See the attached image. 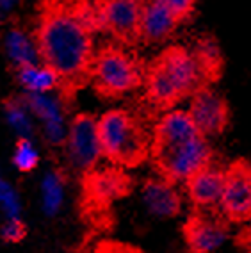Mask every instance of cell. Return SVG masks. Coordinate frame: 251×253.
Returning <instances> with one entry per match:
<instances>
[{"mask_svg":"<svg viewBox=\"0 0 251 253\" xmlns=\"http://www.w3.org/2000/svg\"><path fill=\"white\" fill-rule=\"evenodd\" d=\"M98 32L94 0H43L38 13L34 41L41 64L59 77L64 104L91 84L94 34Z\"/></svg>","mask_w":251,"mask_h":253,"instance_id":"obj_1","label":"cell"},{"mask_svg":"<svg viewBox=\"0 0 251 253\" xmlns=\"http://www.w3.org/2000/svg\"><path fill=\"white\" fill-rule=\"evenodd\" d=\"M212 159L209 141L194 126L187 111L173 109L159 118L152 132L150 161L161 178L171 184L187 182Z\"/></svg>","mask_w":251,"mask_h":253,"instance_id":"obj_2","label":"cell"},{"mask_svg":"<svg viewBox=\"0 0 251 253\" xmlns=\"http://www.w3.org/2000/svg\"><path fill=\"white\" fill-rule=\"evenodd\" d=\"M144 102L155 111H173L182 100L191 98L205 86L191 50L169 45L144 68Z\"/></svg>","mask_w":251,"mask_h":253,"instance_id":"obj_3","label":"cell"},{"mask_svg":"<svg viewBox=\"0 0 251 253\" xmlns=\"http://www.w3.org/2000/svg\"><path fill=\"white\" fill-rule=\"evenodd\" d=\"M102 155L120 168H139L150 159L152 134L137 114L111 109L96 123Z\"/></svg>","mask_w":251,"mask_h":253,"instance_id":"obj_4","label":"cell"},{"mask_svg":"<svg viewBox=\"0 0 251 253\" xmlns=\"http://www.w3.org/2000/svg\"><path fill=\"white\" fill-rule=\"evenodd\" d=\"M134 189V178L121 168H103L82 175L81 207L82 219L93 228H111L112 204L128 196Z\"/></svg>","mask_w":251,"mask_h":253,"instance_id":"obj_5","label":"cell"},{"mask_svg":"<svg viewBox=\"0 0 251 253\" xmlns=\"http://www.w3.org/2000/svg\"><path fill=\"white\" fill-rule=\"evenodd\" d=\"M144 81V66L137 55L118 43L96 50L91 68V84L96 95L114 100L139 89Z\"/></svg>","mask_w":251,"mask_h":253,"instance_id":"obj_6","label":"cell"},{"mask_svg":"<svg viewBox=\"0 0 251 253\" xmlns=\"http://www.w3.org/2000/svg\"><path fill=\"white\" fill-rule=\"evenodd\" d=\"M146 0H94L98 32H105L121 46L141 43V18Z\"/></svg>","mask_w":251,"mask_h":253,"instance_id":"obj_7","label":"cell"},{"mask_svg":"<svg viewBox=\"0 0 251 253\" xmlns=\"http://www.w3.org/2000/svg\"><path fill=\"white\" fill-rule=\"evenodd\" d=\"M96 123L98 120L93 114L81 113L72 118L68 126L66 139L63 143L64 152L70 168L81 175L96 169V164L102 157Z\"/></svg>","mask_w":251,"mask_h":253,"instance_id":"obj_8","label":"cell"},{"mask_svg":"<svg viewBox=\"0 0 251 253\" xmlns=\"http://www.w3.org/2000/svg\"><path fill=\"white\" fill-rule=\"evenodd\" d=\"M219 211L230 223L251 219V164L246 159H237L226 166Z\"/></svg>","mask_w":251,"mask_h":253,"instance_id":"obj_9","label":"cell"},{"mask_svg":"<svg viewBox=\"0 0 251 253\" xmlns=\"http://www.w3.org/2000/svg\"><path fill=\"white\" fill-rule=\"evenodd\" d=\"M191 253H212L228 235V221L219 209H196L182 228Z\"/></svg>","mask_w":251,"mask_h":253,"instance_id":"obj_10","label":"cell"},{"mask_svg":"<svg viewBox=\"0 0 251 253\" xmlns=\"http://www.w3.org/2000/svg\"><path fill=\"white\" fill-rule=\"evenodd\" d=\"M187 114L205 137L221 136L230 125L228 102L212 87H203L191 96Z\"/></svg>","mask_w":251,"mask_h":253,"instance_id":"obj_11","label":"cell"},{"mask_svg":"<svg viewBox=\"0 0 251 253\" xmlns=\"http://www.w3.org/2000/svg\"><path fill=\"white\" fill-rule=\"evenodd\" d=\"M224 171L226 168L215 163H210L198 169L191 178H187V195L196 209H219L221 193L224 185Z\"/></svg>","mask_w":251,"mask_h":253,"instance_id":"obj_12","label":"cell"},{"mask_svg":"<svg viewBox=\"0 0 251 253\" xmlns=\"http://www.w3.org/2000/svg\"><path fill=\"white\" fill-rule=\"evenodd\" d=\"M23 102L36 118L43 122V134L50 145H63L66 139V128H64V102L61 96L54 98L46 95L27 93L23 96Z\"/></svg>","mask_w":251,"mask_h":253,"instance_id":"obj_13","label":"cell"},{"mask_svg":"<svg viewBox=\"0 0 251 253\" xmlns=\"http://www.w3.org/2000/svg\"><path fill=\"white\" fill-rule=\"evenodd\" d=\"M143 200L150 212L157 217H176L182 211V196L175 184L161 176L146 178L143 184Z\"/></svg>","mask_w":251,"mask_h":253,"instance_id":"obj_14","label":"cell"},{"mask_svg":"<svg viewBox=\"0 0 251 253\" xmlns=\"http://www.w3.org/2000/svg\"><path fill=\"white\" fill-rule=\"evenodd\" d=\"M178 20L157 0H146L141 18V41L144 45H159L173 36Z\"/></svg>","mask_w":251,"mask_h":253,"instance_id":"obj_15","label":"cell"},{"mask_svg":"<svg viewBox=\"0 0 251 253\" xmlns=\"http://www.w3.org/2000/svg\"><path fill=\"white\" fill-rule=\"evenodd\" d=\"M4 48L9 61L16 66V70L23 68V66H31V64H40V54H38L34 36L27 34L23 29L14 27L7 31L4 38Z\"/></svg>","mask_w":251,"mask_h":253,"instance_id":"obj_16","label":"cell"},{"mask_svg":"<svg viewBox=\"0 0 251 253\" xmlns=\"http://www.w3.org/2000/svg\"><path fill=\"white\" fill-rule=\"evenodd\" d=\"M191 54H193L194 63L200 70L205 86H210L212 82L219 81V77L223 75V55H221L217 43L212 38L198 40Z\"/></svg>","mask_w":251,"mask_h":253,"instance_id":"obj_17","label":"cell"},{"mask_svg":"<svg viewBox=\"0 0 251 253\" xmlns=\"http://www.w3.org/2000/svg\"><path fill=\"white\" fill-rule=\"evenodd\" d=\"M18 82L25 87L27 93L46 95L50 91L59 89V77L45 64H31L16 70Z\"/></svg>","mask_w":251,"mask_h":253,"instance_id":"obj_18","label":"cell"},{"mask_svg":"<svg viewBox=\"0 0 251 253\" xmlns=\"http://www.w3.org/2000/svg\"><path fill=\"white\" fill-rule=\"evenodd\" d=\"M64 184H66V176L61 169H54L43 180V209L50 216H54L63 204Z\"/></svg>","mask_w":251,"mask_h":253,"instance_id":"obj_19","label":"cell"},{"mask_svg":"<svg viewBox=\"0 0 251 253\" xmlns=\"http://www.w3.org/2000/svg\"><path fill=\"white\" fill-rule=\"evenodd\" d=\"M5 116H7V122L13 126L14 130L18 132L22 137H31L32 136V122L29 118V111L23 98H9L5 100Z\"/></svg>","mask_w":251,"mask_h":253,"instance_id":"obj_20","label":"cell"},{"mask_svg":"<svg viewBox=\"0 0 251 253\" xmlns=\"http://www.w3.org/2000/svg\"><path fill=\"white\" fill-rule=\"evenodd\" d=\"M13 163L22 173L32 171V169L38 166V163H40V155H38L36 148H34V145L31 143V139H27V137H20L18 143H16V148H14Z\"/></svg>","mask_w":251,"mask_h":253,"instance_id":"obj_21","label":"cell"},{"mask_svg":"<svg viewBox=\"0 0 251 253\" xmlns=\"http://www.w3.org/2000/svg\"><path fill=\"white\" fill-rule=\"evenodd\" d=\"M157 2L164 5L180 23L193 18L194 9H196V0H157Z\"/></svg>","mask_w":251,"mask_h":253,"instance_id":"obj_22","label":"cell"},{"mask_svg":"<svg viewBox=\"0 0 251 253\" xmlns=\"http://www.w3.org/2000/svg\"><path fill=\"white\" fill-rule=\"evenodd\" d=\"M0 207L7 214V219L11 217H18L20 214V202L16 193L13 191L9 184L0 178Z\"/></svg>","mask_w":251,"mask_h":253,"instance_id":"obj_23","label":"cell"},{"mask_svg":"<svg viewBox=\"0 0 251 253\" xmlns=\"http://www.w3.org/2000/svg\"><path fill=\"white\" fill-rule=\"evenodd\" d=\"M25 235H27V228L18 217L7 219L0 228V237L7 243H20L22 239H25Z\"/></svg>","mask_w":251,"mask_h":253,"instance_id":"obj_24","label":"cell"},{"mask_svg":"<svg viewBox=\"0 0 251 253\" xmlns=\"http://www.w3.org/2000/svg\"><path fill=\"white\" fill-rule=\"evenodd\" d=\"M94 253H143L135 246L125 243H118V241H102L96 244Z\"/></svg>","mask_w":251,"mask_h":253,"instance_id":"obj_25","label":"cell"},{"mask_svg":"<svg viewBox=\"0 0 251 253\" xmlns=\"http://www.w3.org/2000/svg\"><path fill=\"white\" fill-rule=\"evenodd\" d=\"M237 246H241L246 253H251V225L242 228L241 232L237 234Z\"/></svg>","mask_w":251,"mask_h":253,"instance_id":"obj_26","label":"cell"},{"mask_svg":"<svg viewBox=\"0 0 251 253\" xmlns=\"http://www.w3.org/2000/svg\"><path fill=\"white\" fill-rule=\"evenodd\" d=\"M18 5V0H0V18H7Z\"/></svg>","mask_w":251,"mask_h":253,"instance_id":"obj_27","label":"cell"}]
</instances>
